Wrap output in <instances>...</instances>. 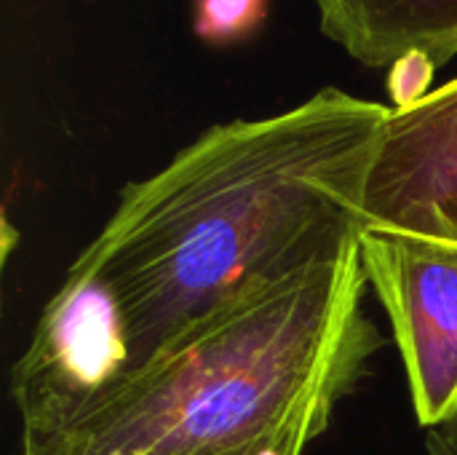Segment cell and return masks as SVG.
Masks as SVG:
<instances>
[{"instance_id":"cell-1","label":"cell","mask_w":457,"mask_h":455,"mask_svg":"<svg viewBox=\"0 0 457 455\" xmlns=\"http://www.w3.org/2000/svg\"><path fill=\"white\" fill-rule=\"evenodd\" d=\"M388 113L324 88L287 113L212 126L126 185L13 365L21 440L137 375L236 300L356 247Z\"/></svg>"},{"instance_id":"cell-2","label":"cell","mask_w":457,"mask_h":455,"mask_svg":"<svg viewBox=\"0 0 457 455\" xmlns=\"http://www.w3.org/2000/svg\"><path fill=\"white\" fill-rule=\"evenodd\" d=\"M359 244L268 284L110 386L24 455H305L383 335Z\"/></svg>"},{"instance_id":"cell-3","label":"cell","mask_w":457,"mask_h":455,"mask_svg":"<svg viewBox=\"0 0 457 455\" xmlns=\"http://www.w3.org/2000/svg\"><path fill=\"white\" fill-rule=\"evenodd\" d=\"M361 265L388 314L420 426L457 421V249L361 231Z\"/></svg>"},{"instance_id":"cell-4","label":"cell","mask_w":457,"mask_h":455,"mask_svg":"<svg viewBox=\"0 0 457 455\" xmlns=\"http://www.w3.org/2000/svg\"><path fill=\"white\" fill-rule=\"evenodd\" d=\"M361 231L457 249V78L391 107L364 188Z\"/></svg>"},{"instance_id":"cell-5","label":"cell","mask_w":457,"mask_h":455,"mask_svg":"<svg viewBox=\"0 0 457 455\" xmlns=\"http://www.w3.org/2000/svg\"><path fill=\"white\" fill-rule=\"evenodd\" d=\"M321 29L367 67H420L457 56V0H316Z\"/></svg>"},{"instance_id":"cell-6","label":"cell","mask_w":457,"mask_h":455,"mask_svg":"<svg viewBox=\"0 0 457 455\" xmlns=\"http://www.w3.org/2000/svg\"><path fill=\"white\" fill-rule=\"evenodd\" d=\"M262 16V0H198V35L225 43L246 35Z\"/></svg>"},{"instance_id":"cell-7","label":"cell","mask_w":457,"mask_h":455,"mask_svg":"<svg viewBox=\"0 0 457 455\" xmlns=\"http://www.w3.org/2000/svg\"><path fill=\"white\" fill-rule=\"evenodd\" d=\"M426 455H457V421L428 429Z\"/></svg>"}]
</instances>
